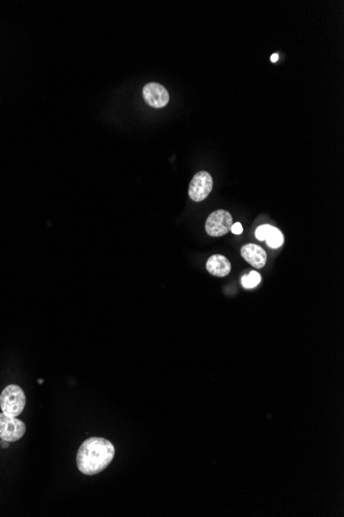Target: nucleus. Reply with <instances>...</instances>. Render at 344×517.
Listing matches in <instances>:
<instances>
[{"label": "nucleus", "instance_id": "nucleus-12", "mask_svg": "<svg viewBox=\"0 0 344 517\" xmlns=\"http://www.w3.org/2000/svg\"><path fill=\"white\" fill-rule=\"evenodd\" d=\"M231 232H232L234 235H241L242 232H243V227H242V225L240 224L239 222L233 223V225H232V227H231Z\"/></svg>", "mask_w": 344, "mask_h": 517}, {"label": "nucleus", "instance_id": "nucleus-4", "mask_svg": "<svg viewBox=\"0 0 344 517\" xmlns=\"http://www.w3.org/2000/svg\"><path fill=\"white\" fill-rule=\"evenodd\" d=\"M213 188V180L209 172L202 170L197 172L189 185V197L194 201L206 199Z\"/></svg>", "mask_w": 344, "mask_h": 517}, {"label": "nucleus", "instance_id": "nucleus-11", "mask_svg": "<svg viewBox=\"0 0 344 517\" xmlns=\"http://www.w3.org/2000/svg\"><path fill=\"white\" fill-rule=\"evenodd\" d=\"M271 225L269 224H264V225H261L259 226L257 229H256V233H255V236L256 238L259 239V240H265L266 239V236L269 232Z\"/></svg>", "mask_w": 344, "mask_h": 517}, {"label": "nucleus", "instance_id": "nucleus-10", "mask_svg": "<svg viewBox=\"0 0 344 517\" xmlns=\"http://www.w3.org/2000/svg\"><path fill=\"white\" fill-rule=\"evenodd\" d=\"M260 282H261V275L256 271H251L248 275H244L241 279V284L246 289L254 288V287L260 284Z\"/></svg>", "mask_w": 344, "mask_h": 517}, {"label": "nucleus", "instance_id": "nucleus-1", "mask_svg": "<svg viewBox=\"0 0 344 517\" xmlns=\"http://www.w3.org/2000/svg\"><path fill=\"white\" fill-rule=\"evenodd\" d=\"M114 453L113 444L106 439L93 437L84 441L76 454L79 472L88 476L99 474L112 462Z\"/></svg>", "mask_w": 344, "mask_h": 517}, {"label": "nucleus", "instance_id": "nucleus-5", "mask_svg": "<svg viewBox=\"0 0 344 517\" xmlns=\"http://www.w3.org/2000/svg\"><path fill=\"white\" fill-rule=\"evenodd\" d=\"M25 433L26 426L24 422L17 417H11L4 413H0V439L16 442L23 438Z\"/></svg>", "mask_w": 344, "mask_h": 517}, {"label": "nucleus", "instance_id": "nucleus-6", "mask_svg": "<svg viewBox=\"0 0 344 517\" xmlns=\"http://www.w3.org/2000/svg\"><path fill=\"white\" fill-rule=\"evenodd\" d=\"M142 94L145 102L153 108H163L169 102L167 89L158 83H148L143 87Z\"/></svg>", "mask_w": 344, "mask_h": 517}, {"label": "nucleus", "instance_id": "nucleus-3", "mask_svg": "<svg viewBox=\"0 0 344 517\" xmlns=\"http://www.w3.org/2000/svg\"><path fill=\"white\" fill-rule=\"evenodd\" d=\"M233 218L230 213L226 210H216L206 219L205 231L208 236L219 238L231 232Z\"/></svg>", "mask_w": 344, "mask_h": 517}, {"label": "nucleus", "instance_id": "nucleus-7", "mask_svg": "<svg viewBox=\"0 0 344 517\" xmlns=\"http://www.w3.org/2000/svg\"><path fill=\"white\" fill-rule=\"evenodd\" d=\"M241 256L243 259L251 264L256 269L265 267L267 261V254L263 248L256 244H247L241 248Z\"/></svg>", "mask_w": 344, "mask_h": 517}, {"label": "nucleus", "instance_id": "nucleus-15", "mask_svg": "<svg viewBox=\"0 0 344 517\" xmlns=\"http://www.w3.org/2000/svg\"><path fill=\"white\" fill-rule=\"evenodd\" d=\"M38 382H39V384H42V382H43V380H42V379H41V380H40V379H39V380H38Z\"/></svg>", "mask_w": 344, "mask_h": 517}, {"label": "nucleus", "instance_id": "nucleus-14", "mask_svg": "<svg viewBox=\"0 0 344 517\" xmlns=\"http://www.w3.org/2000/svg\"><path fill=\"white\" fill-rule=\"evenodd\" d=\"M0 446H1L2 448H7L8 447V441H5V440H2L0 441Z\"/></svg>", "mask_w": 344, "mask_h": 517}, {"label": "nucleus", "instance_id": "nucleus-13", "mask_svg": "<svg viewBox=\"0 0 344 517\" xmlns=\"http://www.w3.org/2000/svg\"><path fill=\"white\" fill-rule=\"evenodd\" d=\"M278 58H279L278 54H273V55L271 56V58H270V59H271L272 62H276V61L278 60Z\"/></svg>", "mask_w": 344, "mask_h": 517}, {"label": "nucleus", "instance_id": "nucleus-8", "mask_svg": "<svg viewBox=\"0 0 344 517\" xmlns=\"http://www.w3.org/2000/svg\"><path fill=\"white\" fill-rule=\"evenodd\" d=\"M206 270L215 277H226L231 272V263L223 255L215 254L208 258L206 262Z\"/></svg>", "mask_w": 344, "mask_h": 517}, {"label": "nucleus", "instance_id": "nucleus-9", "mask_svg": "<svg viewBox=\"0 0 344 517\" xmlns=\"http://www.w3.org/2000/svg\"><path fill=\"white\" fill-rule=\"evenodd\" d=\"M266 243L267 245L272 248V249H276V248H279L280 246H282L283 244V235L281 234V232L279 231L278 228L274 227L271 225L269 232L266 236Z\"/></svg>", "mask_w": 344, "mask_h": 517}, {"label": "nucleus", "instance_id": "nucleus-2", "mask_svg": "<svg viewBox=\"0 0 344 517\" xmlns=\"http://www.w3.org/2000/svg\"><path fill=\"white\" fill-rule=\"evenodd\" d=\"M25 405V394L23 389L16 384L6 386L0 395V408H1L2 413L8 416H19L24 410Z\"/></svg>", "mask_w": 344, "mask_h": 517}]
</instances>
